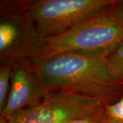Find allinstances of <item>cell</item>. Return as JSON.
I'll list each match as a JSON object with an SVG mask.
<instances>
[{
	"label": "cell",
	"instance_id": "obj_1",
	"mask_svg": "<svg viewBox=\"0 0 123 123\" xmlns=\"http://www.w3.org/2000/svg\"><path fill=\"white\" fill-rule=\"evenodd\" d=\"M111 51H69L27 62L47 92L68 91L112 105L123 98V84L115 80L107 66Z\"/></svg>",
	"mask_w": 123,
	"mask_h": 123
},
{
	"label": "cell",
	"instance_id": "obj_2",
	"mask_svg": "<svg viewBox=\"0 0 123 123\" xmlns=\"http://www.w3.org/2000/svg\"><path fill=\"white\" fill-rule=\"evenodd\" d=\"M113 4L61 35L47 39L43 48L27 61L35 62L69 51L113 50L123 41V21Z\"/></svg>",
	"mask_w": 123,
	"mask_h": 123
},
{
	"label": "cell",
	"instance_id": "obj_3",
	"mask_svg": "<svg viewBox=\"0 0 123 123\" xmlns=\"http://www.w3.org/2000/svg\"><path fill=\"white\" fill-rule=\"evenodd\" d=\"M26 0L0 1V63L14 64L33 57L45 44L27 15Z\"/></svg>",
	"mask_w": 123,
	"mask_h": 123
},
{
	"label": "cell",
	"instance_id": "obj_4",
	"mask_svg": "<svg viewBox=\"0 0 123 123\" xmlns=\"http://www.w3.org/2000/svg\"><path fill=\"white\" fill-rule=\"evenodd\" d=\"M115 0H26L27 15L45 39L70 30Z\"/></svg>",
	"mask_w": 123,
	"mask_h": 123
},
{
	"label": "cell",
	"instance_id": "obj_5",
	"mask_svg": "<svg viewBox=\"0 0 123 123\" xmlns=\"http://www.w3.org/2000/svg\"><path fill=\"white\" fill-rule=\"evenodd\" d=\"M106 105L97 98L64 90L51 91L38 104L14 114L8 120V123H68L75 119L101 118Z\"/></svg>",
	"mask_w": 123,
	"mask_h": 123
},
{
	"label": "cell",
	"instance_id": "obj_6",
	"mask_svg": "<svg viewBox=\"0 0 123 123\" xmlns=\"http://www.w3.org/2000/svg\"><path fill=\"white\" fill-rule=\"evenodd\" d=\"M47 92L26 60L13 64L8 98L0 118L8 119L23 110L38 104Z\"/></svg>",
	"mask_w": 123,
	"mask_h": 123
},
{
	"label": "cell",
	"instance_id": "obj_7",
	"mask_svg": "<svg viewBox=\"0 0 123 123\" xmlns=\"http://www.w3.org/2000/svg\"><path fill=\"white\" fill-rule=\"evenodd\" d=\"M110 74L120 84H123V41L118 44L106 57Z\"/></svg>",
	"mask_w": 123,
	"mask_h": 123
},
{
	"label": "cell",
	"instance_id": "obj_8",
	"mask_svg": "<svg viewBox=\"0 0 123 123\" xmlns=\"http://www.w3.org/2000/svg\"><path fill=\"white\" fill-rule=\"evenodd\" d=\"M0 64V111H1L6 105L8 98L13 64Z\"/></svg>",
	"mask_w": 123,
	"mask_h": 123
},
{
	"label": "cell",
	"instance_id": "obj_9",
	"mask_svg": "<svg viewBox=\"0 0 123 123\" xmlns=\"http://www.w3.org/2000/svg\"><path fill=\"white\" fill-rule=\"evenodd\" d=\"M100 123H123V97L114 104L106 105Z\"/></svg>",
	"mask_w": 123,
	"mask_h": 123
},
{
	"label": "cell",
	"instance_id": "obj_10",
	"mask_svg": "<svg viewBox=\"0 0 123 123\" xmlns=\"http://www.w3.org/2000/svg\"><path fill=\"white\" fill-rule=\"evenodd\" d=\"M113 8L116 13L123 21V0H116L113 4Z\"/></svg>",
	"mask_w": 123,
	"mask_h": 123
},
{
	"label": "cell",
	"instance_id": "obj_11",
	"mask_svg": "<svg viewBox=\"0 0 123 123\" xmlns=\"http://www.w3.org/2000/svg\"><path fill=\"white\" fill-rule=\"evenodd\" d=\"M101 118H85L75 119L71 120L68 123H100Z\"/></svg>",
	"mask_w": 123,
	"mask_h": 123
}]
</instances>
